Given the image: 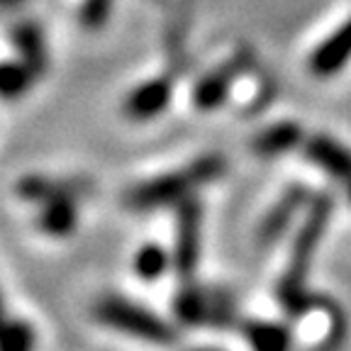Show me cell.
Wrapping results in <instances>:
<instances>
[{"label": "cell", "instance_id": "cell-1", "mask_svg": "<svg viewBox=\"0 0 351 351\" xmlns=\"http://www.w3.org/2000/svg\"><path fill=\"white\" fill-rule=\"evenodd\" d=\"M332 213H335V200L324 193L315 195L307 210L302 213V222L295 232L283 276H280L278 288H276V295H278V302L285 313H291L293 307L310 293L307 291V274L313 269L315 254L322 244Z\"/></svg>", "mask_w": 351, "mask_h": 351}, {"label": "cell", "instance_id": "cell-2", "mask_svg": "<svg viewBox=\"0 0 351 351\" xmlns=\"http://www.w3.org/2000/svg\"><path fill=\"white\" fill-rule=\"evenodd\" d=\"M225 171L227 164L219 154H205L200 159L186 164L183 169L154 176L149 181L132 186L125 193V205L134 213H149V210L171 208V205L178 208L183 200L193 197L195 191L222 178Z\"/></svg>", "mask_w": 351, "mask_h": 351}, {"label": "cell", "instance_id": "cell-3", "mask_svg": "<svg viewBox=\"0 0 351 351\" xmlns=\"http://www.w3.org/2000/svg\"><path fill=\"white\" fill-rule=\"evenodd\" d=\"M295 344L305 351H337L346 337V317L335 300L319 293H307L291 313Z\"/></svg>", "mask_w": 351, "mask_h": 351}, {"label": "cell", "instance_id": "cell-4", "mask_svg": "<svg viewBox=\"0 0 351 351\" xmlns=\"http://www.w3.org/2000/svg\"><path fill=\"white\" fill-rule=\"evenodd\" d=\"M93 317L105 327L147 344H171L176 339V329L161 315L115 293H108L95 302Z\"/></svg>", "mask_w": 351, "mask_h": 351}, {"label": "cell", "instance_id": "cell-5", "mask_svg": "<svg viewBox=\"0 0 351 351\" xmlns=\"http://www.w3.org/2000/svg\"><path fill=\"white\" fill-rule=\"evenodd\" d=\"M200 241H203V208L195 197L178 205L173 237V269L181 278L191 280L200 263Z\"/></svg>", "mask_w": 351, "mask_h": 351}, {"label": "cell", "instance_id": "cell-6", "mask_svg": "<svg viewBox=\"0 0 351 351\" xmlns=\"http://www.w3.org/2000/svg\"><path fill=\"white\" fill-rule=\"evenodd\" d=\"M252 69V56L249 54H234L227 59L225 64H219L217 69L205 73L193 88V105L197 110H215L219 105H225L230 100V93L234 83L239 81L244 73Z\"/></svg>", "mask_w": 351, "mask_h": 351}, {"label": "cell", "instance_id": "cell-7", "mask_svg": "<svg viewBox=\"0 0 351 351\" xmlns=\"http://www.w3.org/2000/svg\"><path fill=\"white\" fill-rule=\"evenodd\" d=\"M310 200H313V195H310V191L302 183H293V186L285 188L278 200L274 203V208H269V213L263 215L261 222H258V244H263V247L276 244L285 232L291 230L293 222L305 213Z\"/></svg>", "mask_w": 351, "mask_h": 351}, {"label": "cell", "instance_id": "cell-8", "mask_svg": "<svg viewBox=\"0 0 351 351\" xmlns=\"http://www.w3.org/2000/svg\"><path fill=\"white\" fill-rule=\"evenodd\" d=\"M171 98H173V81L169 76H154L127 93L122 112L132 122H152L164 115Z\"/></svg>", "mask_w": 351, "mask_h": 351}, {"label": "cell", "instance_id": "cell-9", "mask_svg": "<svg viewBox=\"0 0 351 351\" xmlns=\"http://www.w3.org/2000/svg\"><path fill=\"white\" fill-rule=\"evenodd\" d=\"M78 197L56 195L39 203L34 225L49 239H69L78 227Z\"/></svg>", "mask_w": 351, "mask_h": 351}, {"label": "cell", "instance_id": "cell-10", "mask_svg": "<svg viewBox=\"0 0 351 351\" xmlns=\"http://www.w3.org/2000/svg\"><path fill=\"white\" fill-rule=\"evenodd\" d=\"M305 159L319 166L335 181H351V149L327 134H313L305 142Z\"/></svg>", "mask_w": 351, "mask_h": 351}, {"label": "cell", "instance_id": "cell-11", "mask_svg": "<svg viewBox=\"0 0 351 351\" xmlns=\"http://www.w3.org/2000/svg\"><path fill=\"white\" fill-rule=\"evenodd\" d=\"M351 61V17L315 47L310 54V71L319 78L335 76Z\"/></svg>", "mask_w": 351, "mask_h": 351}, {"label": "cell", "instance_id": "cell-12", "mask_svg": "<svg viewBox=\"0 0 351 351\" xmlns=\"http://www.w3.org/2000/svg\"><path fill=\"white\" fill-rule=\"evenodd\" d=\"M10 44L15 54L20 56L25 64L32 69L37 76H42L49 66V51H47V39H44V29L37 22L22 20L12 25L10 29Z\"/></svg>", "mask_w": 351, "mask_h": 351}, {"label": "cell", "instance_id": "cell-13", "mask_svg": "<svg viewBox=\"0 0 351 351\" xmlns=\"http://www.w3.org/2000/svg\"><path fill=\"white\" fill-rule=\"evenodd\" d=\"M241 337L249 351H293L295 335L291 327L271 319H247L241 324Z\"/></svg>", "mask_w": 351, "mask_h": 351}, {"label": "cell", "instance_id": "cell-14", "mask_svg": "<svg viewBox=\"0 0 351 351\" xmlns=\"http://www.w3.org/2000/svg\"><path fill=\"white\" fill-rule=\"evenodd\" d=\"M86 191H83L81 181H59V178H49V176H42V173H27L15 183L17 197H22L25 203H34V205L44 203V200H49V197H56V195L81 197Z\"/></svg>", "mask_w": 351, "mask_h": 351}, {"label": "cell", "instance_id": "cell-15", "mask_svg": "<svg viewBox=\"0 0 351 351\" xmlns=\"http://www.w3.org/2000/svg\"><path fill=\"white\" fill-rule=\"evenodd\" d=\"M173 313L178 322L188 327L208 324L213 319V291L186 280V285L173 298Z\"/></svg>", "mask_w": 351, "mask_h": 351}, {"label": "cell", "instance_id": "cell-16", "mask_svg": "<svg viewBox=\"0 0 351 351\" xmlns=\"http://www.w3.org/2000/svg\"><path fill=\"white\" fill-rule=\"evenodd\" d=\"M300 142H302V127L298 122L285 120L258 132L252 142V149L261 159H276V156H283L291 149H295Z\"/></svg>", "mask_w": 351, "mask_h": 351}, {"label": "cell", "instance_id": "cell-17", "mask_svg": "<svg viewBox=\"0 0 351 351\" xmlns=\"http://www.w3.org/2000/svg\"><path fill=\"white\" fill-rule=\"evenodd\" d=\"M173 266V254L166 252L156 241H147L137 249L132 258V274L144 283H156L166 276V271Z\"/></svg>", "mask_w": 351, "mask_h": 351}, {"label": "cell", "instance_id": "cell-18", "mask_svg": "<svg viewBox=\"0 0 351 351\" xmlns=\"http://www.w3.org/2000/svg\"><path fill=\"white\" fill-rule=\"evenodd\" d=\"M37 73L29 69L20 56L15 59H0V100L15 103L37 81Z\"/></svg>", "mask_w": 351, "mask_h": 351}, {"label": "cell", "instance_id": "cell-19", "mask_svg": "<svg viewBox=\"0 0 351 351\" xmlns=\"http://www.w3.org/2000/svg\"><path fill=\"white\" fill-rule=\"evenodd\" d=\"M37 335L25 319H5L0 327V351H34Z\"/></svg>", "mask_w": 351, "mask_h": 351}, {"label": "cell", "instance_id": "cell-20", "mask_svg": "<svg viewBox=\"0 0 351 351\" xmlns=\"http://www.w3.org/2000/svg\"><path fill=\"white\" fill-rule=\"evenodd\" d=\"M112 15V0H81L78 5V22L88 32L105 27Z\"/></svg>", "mask_w": 351, "mask_h": 351}, {"label": "cell", "instance_id": "cell-21", "mask_svg": "<svg viewBox=\"0 0 351 351\" xmlns=\"http://www.w3.org/2000/svg\"><path fill=\"white\" fill-rule=\"evenodd\" d=\"M29 0H0V12H12L17 8L27 5Z\"/></svg>", "mask_w": 351, "mask_h": 351}, {"label": "cell", "instance_id": "cell-22", "mask_svg": "<svg viewBox=\"0 0 351 351\" xmlns=\"http://www.w3.org/2000/svg\"><path fill=\"white\" fill-rule=\"evenodd\" d=\"M188 351H222L217 346H195V349H188Z\"/></svg>", "mask_w": 351, "mask_h": 351}, {"label": "cell", "instance_id": "cell-23", "mask_svg": "<svg viewBox=\"0 0 351 351\" xmlns=\"http://www.w3.org/2000/svg\"><path fill=\"white\" fill-rule=\"evenodd\" d=\"M346 197H349V203H351V181H346Z\"/></svg>", "mask_w": 351, "mask_h": 351}, {"label": "cell", "instance_id": "cell-24", "mask_svg": "<svg viewBox=\"0 0 351 351\" xmlns=\"http://www.w3.org/2000/svg\"><path fill=\"white\" fill-rule=\"evenodd\" d=\"M3 322H5V319H3V302H0V327H3Z\"/></svg>", "mask_w": 351, "mask_h": 351}]
</instances>
